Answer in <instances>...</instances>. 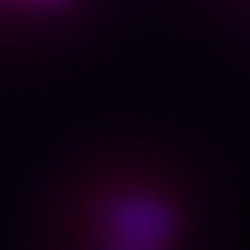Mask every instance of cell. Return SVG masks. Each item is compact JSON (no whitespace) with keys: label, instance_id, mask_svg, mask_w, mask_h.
I'll return each mask as SVG.
<instances>
[]
</instances>
